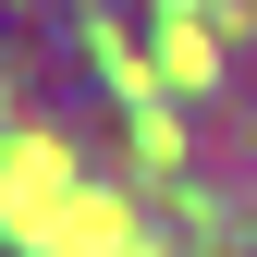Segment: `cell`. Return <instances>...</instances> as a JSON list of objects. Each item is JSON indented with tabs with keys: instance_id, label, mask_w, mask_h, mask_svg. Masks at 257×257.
<instances>
[{
	"instance_id": "cell-3",
	"label": "cell",
	"mask_w": 257,
	"mask_h": 257,
	"mask_svg": "<svg viewBox=\"0 0 257 257\" xmlns=\"http://www.w3.org/2000/svg\"><path fill=\"white\" fill-rule=\"evenodd\" d=\"M135 147L159 159V172H172V159H184V135H172V110H147V98H135Z\"/></svg>"
},
{
	"instance_id": "cell-2",
	"label": "cell",
	"mask_w": 257,
	"mask_h": 257,
	"mask_svg": "<svg viewBox=\"0 0 257 257\" xmlns=\"http://www.w3.org/2000/svg\"><path fill=\"white\" fill-rule=\"evenodd\" d=\"M208 74H220V49L196 25H172V37H159V86H208Z\"/></svg>"
},
{
	"instance_id": "cell-1",
	"label": "cell",
	"mask_w": 257,
	"mask_h": 257,
	"mask_svg": "<svg viewBox=\"0 0 257 257\" xmlns=\"http://www.w3.org/2000/svg\"><path fill=\"white\" fill-rule=\"evenodd\" d=\"M61 184H74V159H61L49 135H37V147H13V159H0V208H13V220H37V208L61 196Z\"/></svg>"
}]
</instances>
